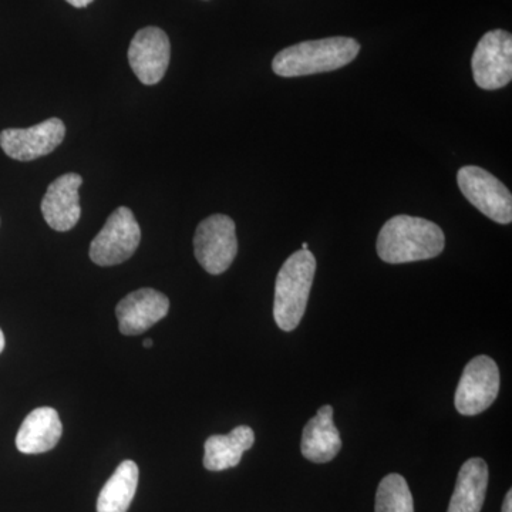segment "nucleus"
<instances>
[{"instance_id":"obj_1","label":"nucleus","mask_w":512,"mask_h":512,"mask_svg":"<svg viewBox=\"0 0 512 512\" xmlns=\"http://www.w3.org/2000/svg\"><path fill=\"white\" fill-rule=\"evenodd\" d=\"M446 247L443 229L424 218L397 215L383 225L377 238V255L399 265L436 258Z\"/></svg>"},{"instance_id":"obj_2","label":"nucleus","mask_w":512,"mask_h":512,"mask_svg":"<svg viewBox=\"0 0 512 512\" xmlns=\"http://www.w3.org/2000/svg\"><path fill=\"white\" fill-rule=\"evenodd\" d=\"M359 52V42L352 37L309 40L281 50L274 57L272 70L281 77L333 72L352 63Z\"/></svg>"},{"instance_id":"obj_3","label":"nucleus","mask_w":512,"mask_h":512,"mask_svg":"<svg viewBox=\"0 0 512 512\" xmlns=\"http://www.w3.org/2000/svg\"><path fill=\"white\" fill-rule=\"evenodd\" d=\"M316 259L309 249H301L286 259L275 284L274 318L285 332L298 328L308 306L315 279Z\"/></svg>"},{"instance_id":"obj_4","label":"nucleus","mask_w":512,"mask_h":512,"mask_svg":"<svg viewBox=\"0 0 512 512\" xmlns=\"http://www.w3.org/2000/svg\"><path fill=\"white\" fill-rule=\"evenodd\" d=\"M194 254L208 274H224L238 254L235 222L222 214L205 218L195 231Z\"/></svg>"},{"instance_id":"obj_5","label":"nucleus","mask_w":512,"mask_h":512,"mask_svg":"<svg viewBox=\"0 0 512 512\" xmlns=\"http://www.w3.org/2000/svg\"><path fill=\"white\" fill-rule=\"evenodd\" d=\"M140 241L141 229L133 211L117 208L90 244V259L99 266L123 264L137 251Z\"/></svg>"},{"instance_id":"obj_6","label":"nucleus","mask_w":512,"mask_h":512,"mask_svg":"<svg viewBox=\"0 0 512 512\" xmlns=\"http://www.w3.org/2000/svg\"><path fill=\"white\" fill-rule=\"evenodd\" d=\"M457 183L470 204L498 224H511L512 195L493 174L476 165L458 170Z\"/></svg>"},{"instance_id":"obj_7","label":"nucleus","mask_w":512,"mask_h":512,"mask_svg":"<svg viewBox=\"0 0 512 512\" xmlns=\"http://www.w3.org/2000/svg\"><path fill=\"white\" fill-rule=\"evenodd\" d=\"M474 82L483 90L503 89L512 80V36L497 29L485 33L471 59Z\"/></svg>"},{"instance_id":"obj_8","label":"nucleus","mask_w":512,"mask_h":512,"mask_svg":"<svg viewBox=\"0 0 512 512\" xmlns=\"http://www.w3.org/2000/svg\"><path fill=\"white\" fill-rule=\"evenodd\" d=\"M500 390V372L491 357L477 356L464 369L454 396L457 412L463 416L483 413L495 402Z\"/></svg>"},{"instance_id":"obj_9","label":"nucleus","mask_w":512,"mask_h":512,"mask_svg":"<svg viewBox=\"0 0 512 512\" xmlns=\"http://www.w3.org/2000/svg\"><path fill=\"white\" fill-rule=\"evenodd\" d=\"M66 127L60 119H49L29 128H8L0 133V147L6 156L33 161L49 156L63 143Z\"/></svg>"},{"instance_id":"obj_10","label":"nucleus","mask_w":512,"mask_h":512,"mask_svg":"<svg viewBox=\"0 0 512 512\" xmlns=\"http://www.w3.org/2000/svg\"><path fill=\"white\" fill-rule=\"evenodd\" d=\"M171 45L167 33L158 28L138 30L128 49V62L137 79L147 86L160 83L170 66Z\"/></svg>"},{"instance_id":"obj_11","label":"nucleus","mask_w":512,"mask_h":512,"mask_svg":"<svg viewBox=\"0 0 512 512\" xmlns=\"http://www.w3.org/2000/svg\"><path fill=\"white\" fill-rule=\"evenodd\" d=\"M168 311L170 301L164 293L151 288L131 292L116 308L120 332L126 336L140 335L164 319Z\"/></svg>"},{"instance_id":"obj_12","label":"nucleus","mask_w":512,"mask_h":512,"mask_svg":"<svg viewBox=\"0 0 512 512\" xmlns=\"http://www.w3.org/2000/svg\"><path fill=\"white\" fill-rule=\"evenodd\" d=\"M82 184V175L69 173L49 185L42 200V214L50 228L66 232L76 227L82 215L79 197Z\"/></svg>"},{"instance_id":"obj_13","label":"nucleus","mask_w":512,"mask_h":512,"mask_svg":"<svg viewBox=\"0 0 512 512\" xmlns=\"http://www.w3.org/2000/svg\"><path fill=\"white\" fill-rule=\"evenodd\" d=\"M63 424L52 407H39L23 420L16 436V447L23 454H42L62 439Z\"/></svg>"},{"instance_id":"obj_14","label":"nucleus","mask_w":512,"mask_h":512,"mask_svg":"<svg viewBox=\"0 0 512 512\" xmlns=\"http://www.w3.org/2000/svg\"><path fill=\"white\" fill-rule=\"evenodd\" d=\"M342 448L339 430L333 423V407H320L318 414L303 429L302 456L312 463H329Z\"/></svg>"},{"instance_id":"obj_15","label":"nucleus","mask_w":512,"mask_h":512,"mask_svg":"<svg viewBox=\"0 0 512 512\" xmlns=\"http://www.w3.org/2000/svg\"><path fill=\"white\" fill-rule=\"evenodd\" d=\"M487 484V463L483 458H470L458 473L456 488L447 512H481Z\"/></svg>"},{"instance_id":"obj_16","label":"nucleus","mask_w":512,"mask_h":512,"mask_svg":"<svg viewBox=\"0 0 512 512\" xmlns=\"http://www.w3.org/2000/svg\"><path fill=\"white\" fill-rule=\"evenodd\" d=\"M255 443L254 430L238 426L227 436H211L205 441L204 467L210 471H224L237 467L245 451Z\"/></svg>"},{"instance_id":"obj_17","label":"nucleus","mask_w":512,"mask_h":512,"mask_svg":"<svg viewBox=\"0 0 512 512\" xmlns=\"http://www.w3.org/2000/svg\"><path fill=\"white\" fill-rule=\"evenodd\" d=\"M137 485V464L131 460L123 461L100 491L97 512H127L136 495Z\"/></svg>"},{"instance_id":"obj_18","label":"nucleus","mask_w":512,"mask_h":512,"mask_svg":"<svg viewBox=\"0 0 512 512\" xmlns=\"http://www.w3.org/2000/svg\"><path fill=\"white\" fill-rule=\"evenodd\" d=\"M375 512H414L412 491L400 474H389L380 481Z\"/></svg>"},{"instance_id":"obj_19","label":"nucleus","mask_w":512,"mask_h":512,"mask_svg":"<svg viewBox=\"0 0 512 512\" xmlns=\"http://www.w3.org/2000/svg\"><path fill=\"white\" fill-rule=\"evenodd\" d=\"M501 512H512V491H508L507 495H505V500L503 504V511Z\"/></svg>"},{"instance_id":"obj_20","label":"nucleus","mask_w":512,"mask_h":512,"mask_svg":"<svg viewBox=\"0 0 512 512\" xmlns=\"http://www.w3.org/2000/svg\"><path fill=\"white\" fill-rule=\"evenodd\" d=\"M67 3L74 6V8H86L93 0H66Z\"/></svg>"},{"instance_id":"obj_21","label":"nucleus","mask_w":512,"mask_h":512,"mask_svg":"<svg viewBox=\"0 0 512 512\" xmlns=\"http://www.w3.org/2000/svg\"><path fill=\"white\" fill-rule=\"evenodd\" d=\"M5 349V335H3L2 329H0V353Z\"/></svg>"},{"instance_id":"obj_22","label":"nucleus","mask_w":512,"mask_h":512,"mask_svg":"<svg viewBox=\"0 0 512 512\" xmlns=\"http://www.w3.org/2000/svg\"><path fill=\"white\" fill-rule=\"evenodd\" d=\"M143 345H144V348L148 349V348H153L154 343H153V340L146 339V340H144Z\"/></svg>"},{"instance_id":"obj_23","label":"nucleus","mask_w":512,"mask_h":512,"mask_svg":"<svg viewBox=\"0 0 512 512\" xmlns=\"http://www.w3.org/2000/svg\"><path fill=\"white\" fill-rule=\"evenodd\" d=\"M302 249H309L308 242H303Z\"/></svg>"}]
</instances>
